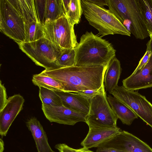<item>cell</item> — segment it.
<instances>
[{
  "label": "cell",
  "mask_w": 152,
  "mask_h": 152,
  "mask_svg": "<svg viewBox=\"0 0 152 152\" xmlns=\"http://www.w3.org/2000/svg\"><path fill=\"white\" fill-rule=\"evenodd\" d=\"M24 102L22 96L15 94L8 99L5 106L0 111V135L1 138L6 135L13 122L23 109Z\"/></svg>",
  "instance_id": "cell-13"
},
{
  "label": "cell",
  "mask_w": 152,
  "mask_h": 152,
  "mask_svg": "<svg viewBox=\"0 0 152 152\" xmlns=\"http://www.w3.org/2000/svg\"><path fill=\"white\" fill-rule=\"evenodd\" d=\"M109 11L123 24L128 21L131 34L137 39L149 36L137 0H107Z\"/></svg>",
  "instance_id": "cell-4"
},
{
  "label": "cell",
  "mask_w": 152,
  "mask_h": 152,
  "mask_svg": "<svg viewBox=\"0 0 152 152\" xmlns=\"http://www.w3.org/2000/svg\"><path fill=\"white\" fill-rule=\"evenodd\" d=\"M39 88V96L42 104L53 107L63 105L61 98L54 91L43 87Z\"/></svg>",
  "instance_id": "cell-24"
},
{
  "label": "cell",
  "mask_w": 152,
  "mask_h": 152,
  "mask_svg": "<svg viewBox=\"0 0 152 152\" xmlns=\"http://www.w3.org/2000/svg\"><path fill=\"white\" fill-rule=\"evenodd\" d=\"M38 22L43 26L64 14L62 0H33Z\"/></svg>",
  "instance_id": "cell-12"
},
{
  "label": "cell",
  "mask_w": 152,
  "mask_h": 152,
  "mask_svg": "<svg viewBox=\"0 0 152 152\" xmlns=\"http://www.w3.org/2000/svg\"><path fill=\"white\" fill-rule=\"evenodd\" d=\"M81 4L86 18L102 37L115 34L130 36L129 30L109 10L87 0H81Z\"/></svg>",
  "instance_id": "cell-3"
},
{
  "label": "cell",
  "mask_w": 152,
  "mask_h": 152,
  "mask_svg": "<svg viewBox=\"0 0 152 152\" xmlns=\"http://www.w3.org/2000/svg\"><path fill=\"white\" fill-rule=\"evenodd\" d=\"M111 94L132 110L152 129V104L145 96L123 86H117Z\"/></svg>",
  "instance_id": "cell-9"
},
{
  "label": "cell",
  "mask_w": 152,
  "mask_h": 152,
  "mask_svg": "<svg viewBox=\"0 0 152 152\" xmlns=\"http://www.w3.org/2000/svg\"><path fill=\"white\" fill-rule=\"evenodd\" d=\"M75 65L78 66H107L115 57L112 44L101 37L87 31L74 48Z\"/></svg>",
  "instance_id": "cell-2"
},
{
  "label": "cell",
  "mask_w": 152,
  "mask_h": 152,
  "mask_svg": "<svg viewBox=\"0 0 152 152\" xmlns=\"http://www.w3.org/2000/svg\"><path fill=\"white\" fill-rule=\"evenodd\" d=\"M42 109L50 122L73 126L79 122H86V115L72 110L63 105L53 107L42 104Z\"/></svg>",
  "instance_id": "cell-11"
},
{
  "label": "cell",
  "mask_w": 152,
  "mask_h": 152,
  "mask_svg": "<svg viewBox=\"0 0 152 152\" xmlns=\"http://www.w3.org/2000/svg\"><path fill=\"white\" fill-rule=\"evenodd\" d=\"M122 69L120 61L115 57L108 64L104 78V85L106 91L111 94L118 86Z\"/></svg>",
  "instance_id": "cell-19"
},
{
  "label": "cell",
  "mask_w": 152,
  "mask_h": 152,
  "mask_svg": "<svg viewBox=\"0 0 152 152\" xmlns=\"http://www.w3.org/2000/svg\"><path fill=\"white\" fill-rule=\"evenodd\" d=\"M123 86L134 91L152 87V54L147 64L142 69L122 81Z\"/></svg>",
  "instance_id": "cell-14"
},
{
  "label": "cell",
  "mask_w": 152,
  "mask_h": 152,
  "mask_svg": "<svg viewBox=\"0 0 152 152\" xmlns=\"http://www.w3.org/2000/svg\"><path fill=\"white\" fill-rule=\"evenodd\" d=\"M26 39L24 42L36 41L44 37L43 26L38 22H34L25 25Z\"/></svg>",
  "instance_id": "cell-25"
},
{
  "label": "cell",
  "mask_w": 152,
  "mask_h": 152,
  "mask_svg": "<svg viewBox=\"0 0 152 152\" xmlns=\"http://www.w3.org/2000/svg\"><path fill=\"white\" fill-rule=\"evenodd\" d=\"M89 2L100 7L104 8V6L107 5V0H87Z\"/></svg>",
  "instance_id": "cell-31"
},
{
  "label": "cell",
  "mask_w": 152,
  "mask_h": 152,
  "mask_svg": "<svg viewBox=\"0 0 152 152\" xmlns=\"http://www.w3.org/2000/svg\"><path fill=\"white\" fill-rule=\"evenodd\" d=\"M18 44L21 50L37 65L46 70L59 68L57 61L63 48L45 37L30 42Z\"/></svg>",
  "instance_id": "cell-5"
},
{
  "label": "cell",
  "mask_w": 152,
  "mask_h": 152,
  "mask_svg": "<svg viewBox=\"0 0 152 152\" xmlns=\"http://www.w3.org/2000/svg\"><path fill=\"white\" fill-rule=\"evenodd\" d=\"M4 150V142L1 137L0 138V152H3Z\"/></svg>",
  "instance_id": "cell-35"
},
{
  "label": "cell",
  "mask_w": 152,
  "mask_h": 152,
  "mask_svg": "<svg viewBox=\"0 0 152 152\" xmlns=\"http://www.w3.org/2000/svg\"><path fill=\"white\" fill-rule=\"evenodd\" d=\"M151 54V53L150 51H146L144 55L140 60L137 67L132 73H134L140 69L147 64L149 60Z\"/></svg>",
  "instance_id": "cell-29"
},
{
  "label": "cell",
  "mask_w": 152,
  "mask_h": 152,
  "mask_svg": "<svg viewBox=\"0 0 152 152\" xmlns=\"http://www.w3.org/2000/svg\"><path fill=\"white\" fill-rule=\"evenodd\" d=\"M55 148L59 152H76L75 149L68 146L65 143H59L56 144Z\"/></svg>",
  "instance_id": "cell-30"
},
{
  "label": "cell",
  "mask_w": 152,
  "mask_h": 152,
  "mask_svg": "<svg viewBox=\"0 0 152 152\" xmlns=\"http://www.w3.org/2000/svg\"><path fill=\"white\" fill-rule=\"evenodd\" d=\"M89 111L86 123L89 128L117 127L118 118L109 105L106 92L90 99Z\"/></svg>",
  "instance_id": "cell-6"
},
{
  "label": "cell",
  "mask_w": 152,
  "mask_h": 152,
  "mask_svg": "<svg viewBox=\"0 0 152 152\" xmlns=\"http://www.w3.org/2000/svg\"><path fill=\"white\" fill-rule=\"evenodd\" d=\"M106 148L123 152H152L147 144L129 132L122 130L97 148Z\"/></svg>",
  "instance_id": "cell-10"
},
{
  "label": "cell",
  "mask_w": 152,
  "mask_h": 152,
  "mask_svg": "<svg viewBox=\"0 0 152 152\" xmlns=\"http://www.w3.org/2000/svg\"><path fill=\"white\" fill-rule=\"evenodd\" d=\"M149 36L152 37V0H137Z\"/></svg>",
  "instance_id": "cell-23"
},
{
  "label": "cell",
  "mask_w": 152,
  "mask_h": 152,
  "mask_svg": "<svg viewBox=\"0 0 152 152\" xmlns=\"http://www.w3.org/2000/svg\"><path fill=\"white\" fill-rule=\"evenodd\" d=\"M107 99L117 118L123 124L130 125L138 118L135 113L120 101L110 95H108Z\"/></svg>",
  "instance_id": "cell-18"
},
{
  "label": "cell",
  "mask_w": 152,
  "mask_h": 152,
  "mask_svg": "<svg viewBox=\"0 0 152 152\" xmlns=\"http://www.w3.org/2000/svg\"><path fill=\"white\" fill-rule=\"evenodd\" d=\"M59 68L75 66V52L74 48H63L57 61Z\"/></svg>",
  "instance_id": "cell-26"
},
{
  "label": "cell",
  "mask_w": 152,
  "mask_h": 152,
  "mask_svg": "<svg viewBox=\"0 0 152 152\" xmlns=\"http://www.w3.org/2000/svg\"><path fill=\"white\" fill-rule=\"evenodd\" d=\"M0 29L17 43L25 41L23 19L8 0H0Z\"/></svg>",
  "instance_id": "cell-7"
},
{
  "label": "cell",
  "mask_w": 152,
  "mask_h": 152,
  "mask_svg": "<svg viewBox=\"0 0 152 152\" xmlns=\"http://www.w3.org/2000/svg\"><path fill=\"white\" fill-rule=\"evenodd\" d=\"M0 111L5 106L8 100L6 89L4 85L2 84L1 81L0 82Z\"/></svg>",
  "instance_id": "cell-28"
},
{
  "label": "cell",
  "mask_w": 152,
  "mask_h": 152,
  "mask_svg": "<svg viewBox=\"0 0 152 152\" xmlns=\"http://www.w3.org/2000/svg\"><path fill=\"white\" fill-rule=\"evenodd\" d=\"M61 98L63 105L74 111L87 115L89 111L90 99L79 94L61 90L53 91Z\"/></svg>",
  "instance_id": "cell-16"
},
{
  "label": "cell",
  "mask_w": 152,
  "mask_h": 152,
  "mask_svg": "<svg viewBox=\"0 0 152 152\" xmlns=\"http://www.w3.org/2000/svg\"><path fill=\"white\" fill-rule=\"evenodd\" d=\"M64 13L73 26L80 22L83 12L80 0H62Z\"/></svg>",
  "instance_id": "cell-21"
},
{
  "label": "cell",
  "mask_w": 152,
  "mask_h": 152,
  "mask_svg": "<svg viewBox=\"0 0 152 152\" xmlns=\"http://www.w3.org/2000/svg\"><path fill=\"white\" fill-rule=\"evenodd\" d=\"M121 131L118 127L114 128H89L88 133L81 142V145L88 149L97 148Z\"/></svg>",
  "instance_id": "cell-15"
},
{
  "label": "cell",
  "mask_w": 152,
  "mask_h": 152,
  "mask_svg": "<svg viewBox=\"0 0 152 152\" xmlns=\"http://www.w3.org/2000/svg\"><path fill=\"white\" fill-rule=\"evenodd\" d=\"M28 129L31 132L38 152H56L51 148L46 134L40 122L32 117L26 122Z\"/></svg>",
  "instance_id": "cell-17"
},
{
  "label": "cell",
  "mask_w": 152,
  "mask_h": 152,
  "mask_svg": "<svg viewBox=\"0 0 152 152\" xmlns=\"http://www.w3.org/2000/svg\"><path fill=\"white\" fill-rule=\"evenodd\" d=\"M107 66H73L46 70L39 74L60 82L64 91L77 92L98 89L104 85V78Z\"/></svg>",
  "instance_id": "cell-1"
},
{
  "label": "cell",
  "mask_w": 152,
  "mask_h": 152,
  "mask_svg": "<svg viewBox=\"0 0 152 152\" xmlns=\"http://www.w3.org/2000/svg\"><path fill=\"white\" fill-rule=\"evenodd\" d=\"M106 92L104 85L98 89L80 91L77 93L80 94L90 99L97 95L103 94Z\"/></svg>",
  "instance_id": "cell-27"
},
{
  "label": "cell",
  "mask_w": 152,
  "mask_h": 152,
  "mask_svg": "<svg viewBox=\"0 0 152 152\" xmlns=\"http://www.w3.org/2000/svg\"><path fill=\"white\" fill-rule=\"evenodd\" d=\"M146 45V50L150 51L152 54V37H150V39L147 43Z\"/></svg>",
  "instance_id": "cell-33"
},
{
  "label": "cell",
  "mask_w": 152,
  "mask_h": 152,
  "mask_svg": "<svg viewBox=\"0 0 152 152\" xmlns=\"http://www.w3.org/2000/svg\"><path fill=\"white\" fill-rule=\"evenodd\" d=\"M75 150L76 152H94L89 150V149L84 147L79 149H75Z\"/></svg>",
  "instance_id": "cell-34"
},
{
  "label": "cell",
  "mask_w": 152,
  "mask_h": 152,
  "mask_svg": "<svg viewBox=\"0 0 152 152\" xmlns=\"http://www.w3.org/2000/svg\"><path fill=\"white\" fill-rule=\"evenodd\" d=\"M8 1L23 17L25 25L34 22H38L33 0Z\"/></svg>",
  "instance_id": "cell-20"
},
{
  "label": "cell",
  "mask_w": 152,
  "mask_h": 152,
  "mask_svg": "<svg viewBox=\"0 0 152 152\" xmlns=\"http://www.w3.org/2000/svg\"><path fill=\"white\" fill-rule=\"evenodd\" d=\"M43 26L44 37L62 48H74L78 43L74 26L70 24L64 14Z\"/></svg>",
  "instance_id": "cell-8"
},
{
  "label": "cell",
  "mask_w": 152,
  "mask_h": 152,
  "mask_svg": "<svg viewBox=\"0 0 152 152\" xmlns=\"http://www.w3.org/2000/svg\"><path fill=\"white\" fill-rule=\"evenodd\" d=\"M96 152H123L114 149L106 148H97Z\"/></svg>",
  "instance_id": "cell-32"
},
{
  "label": "cell",
  "mask_w": 152,
  "mask_h": 152,
  "mask_svg": "<svg viewBox=\"0 0 152 152\" xmlns=\"http://www.w3.org/2000/svg\"><path fill=\"white\" fill-rule=\"evenodd\" d=\"M32 81L35 85L39 87H43L53 91H64V87L60 82L49 76L40 74L34 75Z\"/></svg>",
  "instance_id": "cell-22"
}]
</instances>
